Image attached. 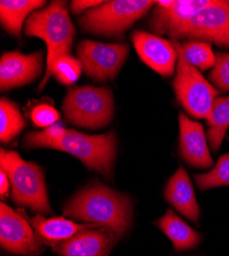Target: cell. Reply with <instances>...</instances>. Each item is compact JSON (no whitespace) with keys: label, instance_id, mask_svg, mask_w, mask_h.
Masks as SVG:
<instances>
[{"label":"cell","instance_id":"obj_21","mask_svg":"<svg viewBox=\"0 0 229 256\" xmlns=\"http://www.w3.org/2000/svg\"><path fill=\"white\" fill-rule=\"evenodd\" d=\"M26 122L18 106L12 100L3 98L0 100V140L10 142L24 130Z\"/></svg>","mask_w":229,"mask_h":256},{"label":"cell","instance_id":"obj_5","mask_svg":"<svg viewBox=\"0 0 229 256\" xmlns=\"http://www.w3.org/2000/svg\"><path fill=\"white\" fill-rule=\"evenodd\" d=\"M172 44L178 54L177 74L173 81L176 98L190 116L204 118L207 122L211 118L214 100L219 92L203 78L196 68L185 60L178 42L173 40Z\"/></svg>","mask_w":229,"mask_h":256},{"label":"cell","instance_id":"obj_25","mask_svg":"<svg viewBox=\"0 0 229 256\" xmlns=\"http://www.w3.org/2000/svg\"><path fill=\"white\" fill-rule=\"evenodd\" d=\"M209 77L218 88L229 92V52L216 54V64Z\"/></svg>","mask_w":229,"mask_h":256},{"label":"cell","instance_id":"obj_28","mask_svg":"<svg viewBox=\"0 0 229 256\" xmlns=\"http://www.w3.org/2000/svg\"><path fill=\"white\" fill-rule=\"evenodd\" d=\"M11 186V180L8 174L4 169H0V195L2 197H8Z\"/></svg>","mask_w":229,"mask_h":256},{"label":"cell","instance_id":"obj_20","mask_svg":"<svg viewBox=\"0 0 229 256\" xmlns=\"http://www.w3.org/2000/svg\"><path fill=\"white\" fill-rule=\"evenodd\" d=\"M207 125H209L207 138L212 150L216 153L221 146L229 126V96L217 98L214 100L211 118L207 121Z\"/></svg>","mask_w":229,"mask_h":256},{"label":"cell","instance_id":"obj_13","mask_svg":"<svg viewBox=\"0 0 229 256\" xmlns=\"http://www.w3.org/2000/svg\"><path fill=\"white\" fill-rule=\"evenodd\" d=\"M43 62V52L31 54L19 52L4 54L0 60V88L8 90L30 83L41 73Z\"/></svg>","mask_w":229,"mask_h":256},{"label":"cell","instance_id":"obj_2","mask_svg":"<svg viewBox=\"0 0 229 256\" xmlns=\"http://www.w3.org/2000/svg\"><path fill=\"white\" fill-rule=\"evenodd\" d=\"M25 33L44 39L47 44V71L38 88V90H43L52 77L54 62L59 56L70 52L74 40L75 29L66 4L53 2L46 8L32 12L26 22Z\"/></svg>","mask_w":229,"mask_h":256},{"label":"cell","instance_id":"obj_12","mask_svg":"<svg viewBox=\"0 0 229 256\" xmlns=\"http://www.w3.org/2000/svg\"><path fill=\"white\" fill-rule=\"evenodd\" d=\"M132 40L139 56L147 66L165 77L174 74L178 54L172 41L144 31H135Z\"/></svg>","mask_w":229,"mask_h":256},{"label":"cell","instance_id":"obj_15","mask_svg":"<svg viewBox=\"0 0 229 256\" xmlns=\"http://www.w3.org/2000/svg\"><path fill=\"white\" fill-rule=\"evenodd\" d=\"M213 4V0H187V2H156L150 18V28L156 34L168 35L175 28L189 20L201 10Z\"/></svg>","mask_w":229,"mask_h":256},{"label":"cell","instance_id":"obj_11","mask_svg":"<svg viewBox=\"0 0 229 256\" xmlns=\"http://www.w3.org/2000/svg\"><path fill=\"white\" fill-rule=\"evenodd\" d=\"M117 240V234L110 228L98 226L82 230L52 247L61 256H109Z\"/></svg>","mask_w":229,"mask_h":256},{"label":"cell","instance_id":"obj_3","mask_svg":"<svg viewBox=\"0 0 229 256\" xmlns=\"http://www.w3.org/2000/svg\"><path fill=\"white\" fill-rule=\"evenodd\" d=\"M0 166L10 178L12 197L16 204L40 213L52 211L45 176L38 165L24 161L17 152L2 150Z\"/></svg>","mask_w":229,"mask_h":256},{"label":"cell","instance_id":"obj_14","mask_svg":"<svg viewBox=\"0 0 229 256\" xmlns=\"http://www.w3.org/2000/svg\"><path fill=\"white\" fill-rule=\"evenodd\" d=\"M179 152L184 161L194 168H211L214 161L207 148L202 125L179 112Z\"/></svg>","mask_w":229,"mask_h":256},{"label":"cell","instance_id":"obj_26","mask_svg":"<svg viewBox=\"0 0 229 256\" xmlns=\"http://www.w3.org/2000/svg\"><path fill=\"white\" fill-rule=\"evenodd\" d=\"M32 122L38 127H50L56 124L60 118L59 112L49 104H39L31 110Z\"/></svg>","mask_w":229,"mask_h":256},{"label":"cell","instance_id":"obj_8","mask_svg":"<svg viewBox=\"0 0 229 256\" xmlns=\"http://www.w3.org/2000/svg\"><path fill=\"white\" fill-rule=\"evenodd\" d=\"M175 39H190L229 48V2H213L189 20L168 34Z\"/></svg>","mask_w":229,"mask_h":256},{"label":"cell","instance_id":"obj_9","mask_svg":"<svg viewBox=\"0 0 229 256\" xmlns=\"http://www.w3.org/2000/svg\"><path fill=\"white\" fill-rule=\"evenodd\" d=\"M126 44H102L83 40L77 46V56L86 74L96 81L114 79L129 54Z\"/></svg>","mask_w":229,"mask_h":256},{"label":"cell","instance_id":"obj_24","mask_svg":"<svg viewBox=\"0 0 229 256\" xmlns=\"http://www.w3.org/2000/svg\"><path fill=\"white\" fill-rule=\"evenodd\" d=\"M82 69L80 60L68 54L56 60L52 68V75L54 74L62 84L72 85L80 77Z\"/></svg>","mask_w":229,"mask_h":256},{"label":"cell","instance_id":"obj_6","mask_svg":"<svg viewBox=\"0 0 229 256\" xmlns=\"http://www.w3.org/2000/svg\"><path fill=\"white\" fill-rule=\"evenodd\" d=\"M156 2L150 0H111L83 14L78 22L85 31L105 36H119Z\"/></svg>","mask_w":229,"mask_h":256},{"label":"cell","instance_id":"obj_23","mask_svg":"<svg viewBox=\"0 0 229 256\" xmlns=\"http://www.w3.org/2000/svg\"><path fill=\"white\" fill-rule=\"evenodd\" d=\"M194 180L201 190L229 186V153L220 157L210 172L195 174Z\"/></svg>","mask_w":229,"mask_h":256},{"label":"cell","instance_id":"obj_1","mask_svg":"<svg viewBox=\"0 0 229 256\" xmlns=\"http://www.w3.org/2000/svg\"><path fill=\"white\" fill-rule=\"evenodd\" d=\"M63 213L77 220L108 226L119 239L131 226L132 203L127 195L94 182L67 202Z\"/></svg>","mask_w":229,"mask_h":256},{"label":"cell","instance_id":"obj_27","mask_svg":"<svg viewBox=\"0 0 229 256\" xmlns=\"http://www.w3.org/2000/svg\"><path fill=\"white\" fill-rule=\"evenodd\" d=\"M104 2H96V0H74L71 2V10L74 14L82 12L86 10H92L101 6Z\"/></svg>","mask_w":229,"mask_h":256},{"label":"cell","instance_id":"obj_10","mask_svg":"<svg viewBox=\"0 0 229 256\" xmlns=\"http://www.w3.org/2000/svg\"><path fill=\"white\" fill-rule=\"evenodd\" d=\"M0 244L16 254L34 256L43 252L41 241L22 209L15 211L4 202L0 204Z\"/></svg>","mask_w":229,"mask_h":256},{"label":"cell","instance_id":"obj_4","mask_svg":"<svg viewBox=\"0 0 229 256\" xmlns=\"http://www.w3.org/2000/svg\"><path fill=\"white\" fill-rule=\"evenodd\" d=\"M39 148H50L69 153L83 162L89 169L106 178L112 176L116 156V136L114 132L89 136L72 130H66L59 138L41 144Z\"/></svg>","mask_w":229,"mask_h":256},{"label":"cell","instance_id":"obj_19","mask_svg":"<svg viewBox=\"0 0 229 256\" xmlns=\"http://www.w3.org/2000/svg\"><path fill=\"white\" fill-rule=\"evenodd\" d=\"M46 2L38 0H3L0 2V20L5 29L16 37L21 36L26 16L44 6Z\"/></svg>","mask_w":229,"mask_h":256},{"label":"cell","instance_id":"obj_22","mask_svg":"<svg viewBox=\"0 0 229 256\" xmlns=\"http://www.w3.org/2000/svg\"><path fill=\"white\" fill-rule=\"evenodd\" d=\"M181 50L185 60L194 68L205 71L215 66L216 54L207 42L197 40L187 41L181 46Z\"/></svg>","mask_w":229,"mask_h":256},{"label":"cell","instance_id":"obj_17","mask_svg":"<svg viewBox=\"0 0 229 256\" xmlns=\"http://www.w3.org/2000/svg\"><path fill=\"white\" fill-rule=\"evenodd\" d=\"M24 216L34 228L36 234L38 236L41 243L54 244L63 242L72 238L78 232L93 228L102 226L96 224H76L71 220H66L65 218H45L41 216H29L25 211L22 210Z\"/></svg>","mask_w":229,"mask_h":256},{"label":"cell","instance_id":"obj_18","mask_svg":"<svg viewBox=\"0 0 229 256\" xmlns=\"http://www.w3.org/2000/svg\"><path fill=\"white\" fill-rule=\"evenodd\" d=\"M155 224L166 234L176 251L190 250L202 240L201 234L183 222L172 209H169L165 214L155 222Z\"/></svg>","mask_w":229,"mask_h":256},{"label":"cell","instance_id":"obj_7","mask_svg":"<svg viewBox=\"0 0 229 256\" xmlns=\"http://www.w3.org/2000/svg\"><path fill=\"white\" fill-rule=\"evenodd\" d=\"M113 108L112 92L106 88H73L63 102L67 120L90 130L106 126L112 119Z\"/></svg>","mask_w":229,"mask_h":256},{"label":"cell","instance_id":"obj_16","mask_svg":"<svg viewBox=\"0 0 229 256\" xmlns=\"http://www.w3.org/2000/svg\"><path fill=\"white\" fill-rule=\"evenodd\" d=\"M164 198L182 216L197 224L200 216L195 193L186 170L180 166L170 178L164 190Z\"/></svg>","mask_w":229,"mask_h":256}]
</instances>
